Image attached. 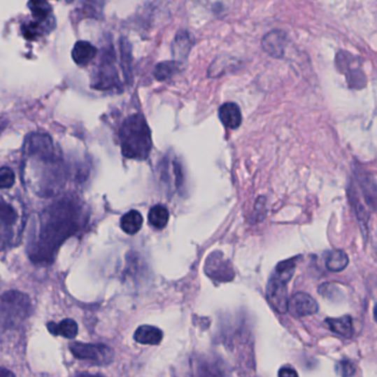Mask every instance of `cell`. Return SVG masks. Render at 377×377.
I'll return each mask as SVG.
<instances>
[{
	"instance_id": "obj_1",
	"label": "cell",
	"mask_w": 377,
	"mask_h": 377,
	"mask_svg": "<svg viewBox=\"0 0 377 377\" xmlns=\"http://www.w3.org/2000/svg\"><path fill=\"white\" fill-rule=\"evenodd\" d=\"M83 224L85 215L77 199L64 197L49 206L39 217L38 227L30 236V259L34 264H51L60 246L76 235Z\"/></svg>"
},
{
	"instance_id": "obj_2",
	"label": "cell",
	"mask_w": 377,
	"mask_h": 377,
	"mask_svg": "<svg viewBox=\"0 0 377 377\" xmlns=\"http://www.w3.org/2000/svg\"><path fill=\"white\" fill-rule=\"evenodd\" d=\"M122 154L127 159H148L152 150V133L142 114L129 116L123 122L119 132Z\"/></svg>"
},
{
	"instance_id": "obj_3",
	"label": "cell",
	"mask_w": 377,
	"mask_h": 377,
	"mask_svg": "<svg viewBox=\"0 0 377 377\" xmlns=\"http://www.w3.org/2000/svg\"><path fill=\"white\" fill-rule=\"evenodd\" d=\"M297 258L289 259L280 262L273 273L270 277L269 283L266 287V299L272 308L279 313L287 311V283H290L293 274L296 271Z\"/></svg>"
},
{
	"instance_id": "obj_4",
	"label": "cell",
	"mask_w": 377,
	"mask_h": 377,
	"mask_svg": "<svg viewBox=\"0 0 377 377\" xmlns=\"http://www.w3.org/2000/svg\"><path fill=\"white\" fill-rule=\"evenodd\" d=\"M31 304L24 293L7 291L1 297V325L3 327H17L29 317Z\"/></svg>"
},
{
	"instance_id": "obj_5",
	"label": "cell",
	"mask_w": 377,
	"mask_h": 377,
	"mask_svg": "<svg viewBox=\"0 0 377 377\" xmlns=\"http://www.w3.org/2000/svg\"><path fill=\"white\" fill-rule=\"evenodd\" d=\"M359 59L352 53L339 51L335 58V64L340 73L346 74L348 87L356 90H361L367 87V76L360 66Z\"/></svg>"
},
{
	"instance_id": "obj_6",
	"label": "cell",
	"mask_w": 377,
	"mask_h": 377,
	"mask_svg": "<svg viewBox=\"0 0 377 377\" xmlns=\"http://www.w3.org/2000/svg\"><path fill=\"white\" fill-rule=\"evenodd\" d=\"M69 348L77 359L91 362L93 364L108 365L114 359L113 350L104 344L73 342Z\"/></svg>"
},
{
	"instance_id": "obj_7",
	"label": "cell",
	"mask_w": 377,
	"mask_h": 377,
	"mask_svg": "<svg viewBox=\"0 0 377 377\" xmlns=\"http://www.w3.org/2000/svg\"><path fill=\"white\" fill-rule=\"evenodd\" d=\"M205 273L214 281L229 283L235 278V271L228 259L225 258L222 252H213L206 259Z\"/></svg>"
},
{
	"instance_id": "obj_8",
	"label": "cell",
	"mask_w": 377,
	"mask_h": 377,
	"mask_svg": "<svg viewBox=\"0 0 377 377\" xmlns=\"http://www.w3.org/2000/svg\"><path fill=\"white\" fill-rule=\"evenodd\" d=\"M119 83V77L114 66V58L108 53H104L99 68L93 78L92 87L98 90H108Z\"/></svg>"
},
{
	"instance_id": "obj_9",
	"label": "cell",
	"mask_w": 377,
	"mask_h": 377,
	"mask_svg": "<svg viewBox=\"0 0 377 377\" xmlns=\"http://www.w3.org/2000/svg\"><path fill=\"white\" fill-rule=\"evenodd\" d=\"M287 311L290 312L293 317H306L317 313L319 311V304L308 293L299 292L289 300Z\"/></svg>"
},
{
	"instance_id": "obj_10",
	"label": "cell",
	"mask_w": 377,
	"mask_h": 377,
	"mask_svg": "<svg viewBox=\"0 0 377 377\" xmlns=\"http://www.w3.org/2000/svg\"><path fill=\"white\" fill-rule=\"evenodd\" d=\"M287 34L283 30H272L262 38V49L273 58H283L287 48Z\"/></svg>"
},
{
	"instance_id": "obj_11",
	"label": "cell",
	"mask_w": 377,
	"mask_h": 377,
	"mask_svg": "<svg viewBox=\"0 0 377 377\" xmlns=\"http://www.w3.org/2000/svg\"><path fill=\"white\" fill-rule=\"evenodd\" d=\"M219 119L227 129H236L241 125L243 115L236 103L227 102L219 108Z\"/></svg>"
},
{
	"instance_id": "obj_12",
	"label": "cell",
	"mask_w": 377,
	"mask_h": 377,
	"mask_svg": "<svg viewBox=\"0 0 377 377\" xmlns=\"http://www.w3.org/2000/svg\"><path fill=\"white\" fill-rule=\"evenodd\" d=\"M98 49L87 41H78L72 49V59L80 66H85L90 64L91 61L97 57Z\"/></svg>"
},
{
	"instance_id": "obj_13",
	"label": "cell",
	"mask_w": 377,
	"mask_h": 377,
	"mask_svg": "<svg viewBox=\"0 0 377 377\" xmlns=\"http://www.w3.org/2000/svg\"><path fill=\"white\" fill-rule=\"evenodd\" d=\"M134 340L144 346H159L163 340V332L152 325H142L135 331Z\"/></svg>"
},
{
	"instance_id": "obj_14",
	"label": "cell",
	"mask_w": 377,
	"mask_h": 377,
	"mask_svg": "<svg viewBox=\"0 0 377 377\" xmlns=\"http://www.w3.org/2000/svg\"><path fill=\"white\" fill-rule=\"evenodd\" d=\"M48 330L55 336H64L66 339H74L78 335L77 322L72 319H64L56 323V322H49L48 323Z\"/></svg>"
},
{
	"instance_id": "obj_15",
	"label": "cell",
	"mask_w": 377,
	"mask_h": 377,
	"mask_svg": "<svg viewBox=\"0 0 377 377\" xmlns=\"http://www.w3.org/2000/svg\"><path fill=\"white\" fill-rule=\"evenodd\" d=\"M325 325L332 332L341 335L343 338H351L353 334V322L350 315L340 318V319H327Z\"/></svg>"
},
{
	"instance_id": "obj_16",
	"label": "cell",
	"mask_w": 377,
	"mask_h": 377,
	"mask_svg": "<svg viewBox=\"0 0 377 377\" xmlns=\"http://www.w3.org/2000/svg\"><path fill=\"white\" fill-rule=\"evenodd\" d=\"M121 228L127 235H135L140 232L143 226L142 215L137 211H129L127 214L123 215L121 218Z\"/></svg>"
},
{
	"instance_id": "obj_17",
	"label": "cell",
	"mask_w": 377,
	"mask_h": 377,
	"mask_svg": "<svg viewBox=\"0 0 377 377\" xmlns=\"http://www.w3.org/2000/svg\"><path fill=\"white\" fill-rule=\"evenodd\" d=\"M169 209L163 205H156L148 213V222L155 229H164L169 224Z\"/></svg>"
},
{
	"instance_id": "obj_18",
	"label": "cell",
	"mask_w": 377,
	"mask_h": 377,
	"mask_svg": "<svg viewBox=\"0 0 377 377\" xmlns=\"http://www.w3.org/2000/svg\"><path fill=\"white\" fill-rule=\"evenodd\" d=\"M0 216H1V234L8 230L7 235L5 237H3V243L5 241L6 238L8 236L9 228H13V225L16 224L17 218H18V215H17V211H15L13 207H11L9 204L6 203L5 201H1V209H0Z\"/></svg>"
},
{
	"instance_id": "obj_19",
	"label": "cell",
	"mask_w": 377,
	"mask_h": 377,
	"mask_svg": "<svg viewBox=\"0 0 377 377\" xmlns=\"http://www.w3.org/2000/svg\"><path fill=\"white\" fill-rule=\"evenodd\" d=\"M348 264V257L344 251H332L327 259V268L332 272L342 271Z\"/></svg>"
},
{
	"instance_id": "obj_20",
	"label": "cell",
	"mask_w": 377,
	"mask_h": 377,
	"mask_svg": "<svg viewBox=\"0 0 377 377\" xmlns=\"http://www.w3.org/2000/svg\"><path fill=\"white\" fill-rule=\"evenodd\" d=\"M190 48H192V43H190L188 32L182 31L177 34L174 43H173V52H174L175 56L177 55V57L185 58L190 52Z\"/></svg>"
},
{
	"instance_id": "obj_21",
	"label": "cell",
	"mask_w": 377,
	"mask_h": 377,
	"mask_svg": "<svg viewBox=\"0 0 377 377\" xmlns=\"http://www.w3.org/2000/svg\"><path fill=\"white\" fill-rule=\"evenodd\" d=\"M178 71V64L175 61H165L156 66L154 70V77L159 81L171 79Z\"/></svg>"
},
{
	"instance_id": "obj_22",
	"label": "cell",
	"mask_w": 377,
	"mask_h": 377,
	"mask_svg": "<svg viewBox=\"0 0 377 377\" xmlns=\"http://www.w3.org/2000/svg\"><path fill=\"white\" fill-rule=\"evenodd\" d=\"M53 24H47V22H27L22 27V31L26 39L34 40L41 34H45L48 27H52Z\"/></svg>"
},
{
	"instance_id": "obj_23",
	"label": "cell",
	"mask_w": 377,
	"mask_h": 377,
	"mask_svg": "<svg viewBox=\"0 0 377 377\" xmlns=\"http://www.w3.org/2000/svg\"><path fill=\"white\" fill-rule=\"evenodd\" d=\"M15 173L9 167L3 166L0 169V187L1 190L13 187L15 184Z\"/></svg>"
},
{
	"instance_id": "obj_24",
	"label": "cell",
	"mask_w": 377,
	"mask_h": 377,
	"mask_svg": "<svg viewBox=\"0 0 377 377\" xmlns=\"http://www.w3.org/2000/svg\"><path fill=\"white\" fill-rule=\"evenodd\" d=\"M336 372L341 376H350V375H353L355 373V367H354L351 361H341L336 365Z\"/></svg>"
},
{
	"instance_id": "obj_25",
	"label": "cell",
	"mask_w": 377,
	"mask_h": 377,
	"mask_svg": "<svg viewBox=\"0 0 377 377\" xmlns=\"http://www.w3.org/2000/svg\"><path fill=\"white\" fill-rule=\"evenodd\" d=\"M279 376H298V373H297V371H294L291 367H283V369L279 371Z\"/></svg>"
},
{
	"instance_id": "obj_26",
	"label": "cell",
	"mask_w": 377,
	"mask_h": 377,
	"mask_svg": "<svg viewBox=\"0 0 377 377\" xmlns=\"http://www.w3.org/2000/svg\"><path fill=\"white\" fill-rule=\"evenodd\" d=\"M5 375H13V373L9 372L6 369H1V376H5Z\"/></svg>"
},
{
	"instance_id": "obj_27",
	"label": "cell",
	"mask_w": 377,
	"mask_h": 377,
	"mask_svg": "<svg viewBox=\"0 0 377 377\" xmlns=\"http://www.w3.org/2000/svg\"><path fill=\"white\" fill-rule=\"evenodd\" d=\"M374 317H375V320H376V322H377V304H376V306H375Z\"/></svg>"
}]
</instances>
